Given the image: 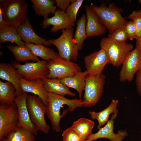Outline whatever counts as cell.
<instances>
[{"mask_svg":"<svg viewBox=\"0 0 141 141\" xmlns=\"http://www.w3.org/2000/svg\"><path fill=\"white\" fill-rule=\"evenodd\" d=\"M83 101L82 99H70L63 96L48 93L46 114L53 130L57 132L60 131V122L63 117L61 110L64 105L68 106L70 111L72 112L77 107H82Z\"/></svg>","mask_w":141,"mask_h":141,"instance_id":"6da1fadb","label":"cell"},{"mask_svg":"<svg viewBox=\"0 0 141 141\" xmlns=\"http://www.w3.org/2000/svg\"><path fill=\"white\" fill-rule=\"evenodd\" d=\"M89 6L98 15L110 33L124 27L127 21L121 15L122 9L118 8L115 3H110L108 6L104 3L99 7L92 3Z\"/></svg>","mask_w":141,"mask_h":141,"instance_id":"7a4b0ae2","label":"cell"},{"mask_svg":"<svg viewBox=\"0 0 141 141\" xmlns=\"http://www.w3.org/2000/svg\"><path fill=\"white\" fill-rule=\"evenodd\" d=\"M4 20L6 25L16 27L27 18L28 5L24 0H0Z\"/></svg>","mask_w":141,"mask_h":141,"instance_id":"3957f363","label":"cell"},{"mask_svg":"<svg viewBox=\"0 0 141 141\" xmlns=\"http://www.w3.org/2000/svg\"><path fill=\"white\" fill-rule=\"evenodd\" d=\"M73 27L62 30L61 36L55 39L48 40L57 48L61 57L72 61H76L79 57L78 47L73 38Z\"/></svg>","mask_w":141,"mask_h":141,"instance_id":"277c9868","label":"cell"},{"mask_svg":"<svg viewBox=\"0 0 141 141\" xmlns=\"http://www.w3.org/2000/svg\"><path fill=\"white\" fill-rule=\"evenodd\" d=\"M100 46L107 54L109 63L115 67L122 64L127 54L134 48L133 45L126 42L117 41L108 37L102 39Z\"/></svg>","mask_w":141,"mask_h":141,"instance_id":"5b68a950","label":"cell"},{"mask_svg":"<svg viewBox=\"0 0 141 141\" xmlns=\"http://www.w3.org/2000/svg\"><path fill=\"white\" fill-rule=\"evenodd\" d=\"M105 79L103 73L86 76L82 107H92L98 102L104 92Z\"/></svg>","mask_w":141,"mask_h":141,"instance_id":"8992f818","label":"cell"},{"mask_svg":"<svg viewBox=\"0 0 141 141\" xmlns=\"http://www.w3.org/2000/svg\"><path fill=\"white\" fill-rule=\"evenodd\" d=\"M26 104L31 120L38 131L47 134L50 126L46 123L45 115L46 106L38 96L28 95Z\"/></svg>","mask_w":141,"mask_h":141,"instance_id":"52a82bcc","label":"cell"},{"mask_svg":"<svg viewBox=\"0 0 141 141\" xmlns=\"http://www.w3.org/2000/svg\"><path fill=\"white\" fill-rule=\"evenodd\" d=\"M49 72L47 78L59 79L73 75L81 71L80 67L77 63L60 57L58 53L55 58L47 62Z\"/></svg>","mask_w":141,"mask_h":141,"instance_id":"ba28073f","label":"cell"},{"mask_svg":"<svg viewBox=\"0 0 141 141\" xmlns=\"http://www.w3.org/2000/svg\"><path fill=\"white\" fill-rule=\"evenodd\" d=\"M19 116L14 102L10 104H0V141L18 127Z\"/></svg>","mask_w":141,"mask_h":141,"instance_id":"9c48e42d","label":"cell"},{"mask_svg":"<svg viewBox=\"0 0 141 141\" xmlns=\"http://www.w3.org/2000/svg\"><path fill=\"white\" fill-rule=\"evenodd\" d=\"M47 63L46 61L40 60L36 62H27L23 64L14 61L12 64L22 78L31 81L37 78H47L49 72Z\"/></svg>","mask_w":141,"mask_h":141,"instance_id":"30bf717a","label":"cell"},{"mask_svg":"<svg viewBox=\"0 0 141 141\" xmlns=\"http://www.w3.org/2000/svg\"><path fill=\"white\" fill-rule=\"evenodd\" d=\"M122 64L119 81L121 82L132 81L135 74L141 68V54L137 48L128 53Z\"/></svg>","mask_w":141,"mask_h":141,"instance_id":"8fae6325","label":"cell"},{"mask_svg":"<svg viewBox=\"0 0 141 141\" xmlns=\"http://www.w3.org/2000/svg\"><path fill=\"white\" fill-rule=\"evenodd\" d=\"M84 61L88 75H95L103 73L106 65L109 63V57L102 49L84 56Z\"/></svg>","mask_w":141,"mask_h":141,"instance_id":"7c38bea8","label":"cell"},{"mask_svg":"<svg viewBox=\"0 0 141 141\" xmlns=\"http://www.w3.org/2000/svg\"><path fill=\"white\" fill-rule=\"evenodd\" d=\"M118 111L117 109L111 115L110 119L103 127L101 128L96 133H92L85 141H93L102 138H107L111 141H122L127 136V132L120 130L115 134L113 131L114 120L117 116Z\"/></svg>","mask_w":141,"mask_h":141,"instance_id":"4fadbf2b","label":"cell"},{"mask_svg":"<svg viewBox=\"0 0 141 141\" xmlns=\"http://www.w3.org/2000/svg\"><path fill=\"white\" fill-rule=\"evenodd\" d=\"M28 95L27 93L23 92L16 97L14 102L18 114V127L25 128L36 135L39 131L31 121L27 108L26 99Z\"/></svg>","mask_w":141,"mask_h":141,"instance_id":"5bb4252c","label":"cell"},{"mask_svg":"<svg viewBox=\"0 0 141 141\" xmlns=\"http://www.w3.org/2000/svg\"><path fill=\"white\" fill-rule=\"evenodd\" d=\"M52 25L50 29L52 32L74 27L75 24L71 21L65 12L60 9H56L54 15L50 18H44L40 26L43 28H46L50 25Z\"/></svg>","mask_w":141,"mask_h":141,"instance_id":"9a60e30c","label":"cell"},{"mask_svg":"<svg viewBox=\"0 0 141 141\" xmlns=\"http://www.w3.org/2000/svg\"><path fill=\"white\" fill-rule=\"evenodd\" d=\"M87 22L86 31L87 37H92L104 35L107 28L100 18L89 5H86Z\"/></svg>","mask_w":141,"mask_h":141,"instance_id":"2e32d148","label":"cell"},{"mask_svg":"<svg viewBox=\"0 0 141 141\" xmlns=\"http://www.w3.org/2000/svg\"><path fill=\"white\" fill-rule=\"evenodd\" d=\"M15 28L22 40L25 43L43 44L46 46H49L51 45L48 40L42 38L36 34L30 21L27 18Z\"/></svg>","mask_w":141,"mask_h":141,"instance_id":"e0dca14e","label":"cell"},{"mask_svg":"<svg viewBox=\"0 0 141 141\" xmlns=\"http://www.w3.org/2000/svg\"><path fill=\"white\" fill-rule=\"evenodd\" d=\"M19 84L23 92L32 93L38 96L46 105L48 100V93L44 87L42 79L37 78L28 81L21 78Z\"/></svg>","mask_w":141,"mask_h":141,"instance_id":"ac0fdd59","label":"cell"},{"mask_svg":"<svg viewBox=\"0 0 141 141\" xmlns=\"http://www.w3.org/2000/svg\"><path fill=\"white\" fill-rule=\"evenodd\" d=\"M21 75L12 64L1 63H0V78L12 84L15 89L16 97L21 94L23 92L20 86L19 82Z\"/></svg>","mask_w":141,"mask_h":141,"instance_id":"d6986e66","label":"cell"},{"mask_svg":"<svg viewBox=\"0 0 141 141\" xmlns=\"http://www.w3.org/2000/svg\"><path fill=\"white\" fill-rule=\"evenodd\" d=\"M88 75L86 70L78 72L73 75L60 79V81L69 88L75 90L78 92L79 99H81L83 91L85 84V78Z\"/></svg>","mask_w":141,"mask_h":141,"instance_id":"ffe728a7","label":"cell"},{"mask_svg":"<svg viewBox=\"0 0 141 141\" xmlns=\"http://www.w3.org/2000/svg\"><path fill=\"white\" fill-rule=\"evenodd\" d=\"M44 87L48 93L64 96L68 95L72 97L75 96V94L71 92L67 87L57 79L45 78L42 79Z\"/></svg>","mask_w":141,"mask_h":141,"instance_id":"44dd1931","label":"cell"},{"mask_svg":"<svg viewBox=\"0 0 141 141\" xmlns=\"http://www.w3.org/2000/svg\"><path fill=\"white\" fill-rule=\"evenodd\" d=\"M95 124L91 120L81 118L74 121L71 127L81 139L85 141L92 133Z\"/></svg>","mask_w":141,"mask_h":141,"instance_id":"7402d4cb","label":"cell"},{"mask_svg":"<svg viewBox=\"0 0 141 141\" xmlns=\"http://www.w3.org/2000/svg\"><path fill=\"white\" fill-rule=\"evenodd\" d=\"M7 48L12 53L15 60L18 62H25L30 60L37 62L40 60L38 57L35 55L25 45H8Z\"/></svg>","mask_w":141,"mask_h":141,"instance_id":"603a6c76","label":"cell"},{"mask_svg":"<svg viewBox=\"0 0 141 141\" xmlns=\"http://www.w3.org/2000/svg\"><path fill=\"white\" fill-rule=\"evenodd\" d=\"M36 15L44 18H48L49 14H54L57 6L54 5L56 1L53 0H31Z\"/></svg>","mask_w":141,"mask_h":141,"instance_id":"cb8c5ba5","label":"cell"},{"mask_svg":"<svg viewBox=\"0 0 141 141\" xmlns=\"http://www.w3.org/2000/svg\"><path fill=\"white\" fill-rule=\"evenodd\" d=\"M119 102L118 99H113L109 105L102 111L97 112L95 111H89L91 118L93 120H97L98 121V129L99 130L102 126L107 123L109 120L110 115L112 113H113L118 109L116 107Z\"/></svg>","mask_w":141,"mask_h":141,"instance_id":"d4e9b609","label":"cell"},{"mask_svg":"<svg viewBox=\"0 0 141 141\" xmlns=\"http://www.w3.org/2000/svg\"><path fill=\"white\" fill-rule=\"evenodd\" d=\"M15 27L5 25L0 28V42L2 43L7 42L14 43L17 45H25Z\"/></svg>","mask_w":141,"mask_h":141,"instance_id":"484cf974","label":"cell"},{"mask_svg":"<svg viewBox=\"0 0 141 141\" xmlns=\"http://www.w3.org/2000/svg\"><path fill=\"white\" fill-rule=\"evenodd\" d=\"M25 45L36 56L43 60L49 61L54 59L57 53L54 50L44 46L43 44L25 43Z\"/></svg>","mask_w":141,"mask_h":141,"instance_id":"4316f807","label":"cell"},{"mask_svg":"<svg viewBox=\"0 0 141 141\" xmlns=\"http://www.w3.org/2000/svg\"><path fill=\"white\" fill-rule=\"evenodd\" d=\"M15 91V88L12 84L0 80V104H10L14 103L16 98Z\"/></svg>","mask_w":141,"mask_h":141,"instance_id":"83f0119b","label":"cell"},{"mask_svg":"<svg viewBox=\"0 0 141 141\" xmlns=\"http://www.w3.org/2000/svg\"><path fill=\"white\" fill-rule=\"evenodd\" d=\"M86 16L85 14L82 15L77 22V27L73 39L79 50L82 49L84 42L87 37L86 31Z\"/></svg>","mask_w":141,"mask_h":141,"instance_id":"f1b7e54d","label":"cell"},{"mask_svg":"<svg viewBox=\"0 0 141 141\" xmlns=\"http://www.w3.org/2000/svg\"><path fill=\"white\" fill-rule=\"evenodd\" d=\"M9 134L14 141H34L35 135L31 131L22 127H17Z\"/></svg>","mask_w":141,"mask_h":141,"instance_id":"f546056e","label":"cell"},{"mask_svg":"<svg viewBox=\"0 0 141 141\" xmlns=\"http://www.w3.org/2000/svg\"><path fill=\"white\" fill-rule=\"evenodd\" d=\"M83 1V0H75L71 3L65 11L69 19L73 23L76 21L78 12Z\"/></svg>","mask_w":141,"mask_h":141,"instance_id":"4dcf8cb0","label":"cell"},{"mask_svg":"<svg viewBox=\"0 0 141 141\" xmlns=\"http://www.w3.org/2000/svg\"><path fill=\"white\" fill-rule=\"evenodd\" d=\"M108 38L116 41L120 42H126L128 38L124 27H120L110 33Z\"/></svg>","mask_w":141,"mask_h":141,"instance_id":"1f68e13d","label":"cell"},{"mask_svg":"<svg viewBox=\"0 0 141 141\" xmlns=\"http://www.w3.org/2000/svg\"><path fill=\"white\" fill-rule=\"evenodd\" d=\"M134 22L136 29V35L138 38L141 36V10H133L128 16Z\"/></svg>","mask_w":141,"mask_h":141,"instance_id":"d6a6232c","label":"cell"},{"mask_svg":"<svg viewBox=\"0 0 141 141\" xmlns=\"http://www.w3.org/2000/svg\"><path fill=\"white\" fill-rule=\"evenodd\" d=\"M62 136L63 141H85L81 139L72 127L64 130Z\"/></svg>","mask_w":141,"mask_h":141,"instance_id":"836d02e7","label":"cell"},{"mask_svg":"<svg viewBox=\"0 0 141 141\" xmlns=\"http://www.w3.org/2000/svg\"><path fill=\"white\" fill-rule=\"evenodd\" d=\"M124 27L128 35V39L132 40L138 38L136 35V27L133 21H127Z\"/></svg>","mask_w":141,"mask_h":141,"instance_id":"e575fe53","label":"cell"},{"mask_svg":"<svg viewBox=\"0 0 141 141\" xmlns=\"http://www.w3.org/2000/svg\"><path fill=\"white\" fill-rule=\"evenodd\" d=\"M56 6L60 9L65 12L68 8L71 3V0H56Z\"/></svg>","mask_w":141,"mask_h":141,"instance_id":"d590c367","label":"cell"},{"mask_svg":"<svg viewBox=\"0 0 141 141\" xmlns=\"http://www.w3.org/2000/svg\"><path fill=\"white\" fill-rule=\"evenodd\" d=\"M135 81L137 91L141 97V68L136 73Z\"/></svg>","mask_w":141,"mask_h":141,"instance_id":"8d00e7d4","label":"cell"},{"mask_svg":"<svg viewBox=\"0 0 141 141\" xmlns=\"http://www.w3.org/2000/svg\"><path fill=\"white\" fill-rule=\"evenodd\" d=\"M136 48H137L141 54V36L136 39Z\"/></svg>","mask_w":141,"mask_h":141,"instance_id":"74e56055","label":"cell"},{"mask_svg":"<svg viewBox=\"0 0 141 141\" xmlns=\"http://www.w3.org/2000/svg\"><path fill=\"white\" fill-rule=\"evenodd\" d=\"M6 25L4 20L1 9H0V28Z\"/></svg>","mask_w":141,"mask_h":141,"instance_id":"f35d334b","label":"cell"},{"mask_svg":"<svg viewBox=\"0 0 141 141\" xmlns=\"http://www.w3.org/2000/svg\"><path fill=\"white\" fill-rule=\"evenodd\" d=\"M1 141H14L11 136L8 134V135L3 138Z\"/></svg>","mask_w":141,"mask_h":141,"instance_id":"ab89813d","label":"cell"},{"mask_svg":"<svg viewBox=\"0 0 141 141\" xmlns=\"http://www.w3.org/2000/svg\"><path fill=\"white\" fill-rule=\"evenodd\" d=\"M139 3L141 4V0H139L138 1Z\"/></svg>","mask_w":141,"mask_h":141,"instance_id":"60d3db41","label":"cell"}]
</instances>
